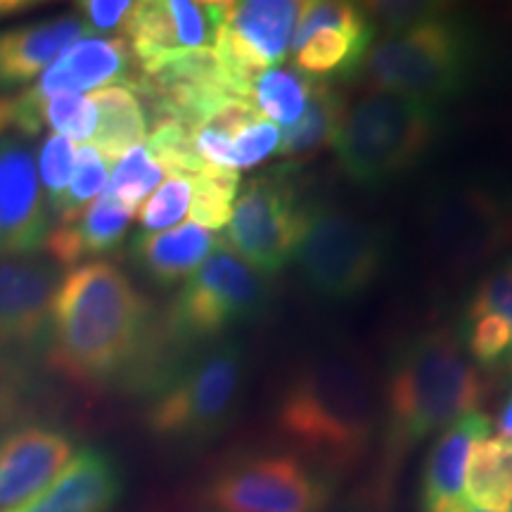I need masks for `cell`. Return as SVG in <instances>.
<instances>
[{
  "label": "cell",
  "instance_id": "obj_45",
  "mask_svg": "<svg viewBox=\"0 0 512 512\" xmlns=\"http://www.w3.org/2000/svg\"><path fill=\"white\" fill-rule=\"evenodd\" d=\"M510 512H512V510H510Z\"/></svg>",
  "mask_w": 512,
  "mask_h": 512
},
{
  "label": "cell",
  "instance_id": "obj_23",
  "mask_svg": "<svg viewBox=\"0 0 512 512\" xmlns=\"http://www.w3.org/2000/svg\"><path fill=\"white\" fill-rule=\"evenodd\" d=\"M347 112V100L332 83L313 81L304 114L297 119V124L285 128L275 155L290 159L294 164L316 157L325 145L335 143Z\"/></svg>",
  "mask_w": 512,
  "mask_h": 512
},
{
  "label": "cell",
  "instance_id": "obj_9",
  "mask_svg": "<svg viewBox=\"0 0 512 512\" xmlns=\"http://www.w3.org/2000/svg\"><path fill=\"white\" fill-rule=\"evenodd\" d=\"M268 302L271 285L266 275L221 242L176 294L164 320V335L176 344L216 337L233 325L252 323Z\"/></svg>",
  "mask_w": 512,
  "mask_h": 512
},
{
  "label": "cell",
  "instance_id": "obj_21",
  "mask_svg": "<svg viewBox=\"0 0 512 512\" xmlns=\"http://www.w3.org/2000/svg\"><path fill=\"white\" fill-rule=\"evenodd\" d=\"M219 245L221 240L209 230L183 223L159 233H138L131 242V256L152 283L171 287L188 280Z\"/></svg>",
  "mask_w": 512,
  "mask_h": 512
},
{
  "label": "cell",
  "instance_id": "obj_43",
  "mask_svg": "<svg viewBox=\"0 0 512 512\" xmlns=\"http://www.w3.org/2000/svg\"><path fill=\"white\" fill-rule=\"evenodd\" d=\"M320 512H361V510L351 508V505H349V508H347V505H328V508L320 510Z\"/></svg>",
  "mask_w": 512,
  "mask_h": 512
},
{
  "label": "cell",
  "instance_id": "obj_1",
  "mask_svg": "<svg viewBox=\"0 0 512 512\" xmlns=\"http://www.w3.org/2000/svg\"><path fill=\"white\" fill-rule=\"evenodd\" d=\"M159 349L152 306L119 266L88 261L60 280L46 354L50 366L74 384H147Z\"/></svg>",
  "mask_w": 512,
  "mask_h": 512
},
{
  "label": "cell",
  "instance_id": "obj_42",
  "mask_svg": "<svg viewBox=\"0 0 512 512\" xmlns=\"http://www.w3.org/2000/svg\"><path fill=\"white\" fill-rule=\"evenodd\" d=\"M10 126V117H8V100H0V133Z\"/></svg>",
  "mask_w": 512,
  "mask_h": 512
},
{
  "label": "cell",
  "instance_id": "obj_31",
  "mask_svg": "<svg viewBox=\"0 0 512 512\" xmlns=\"http://www.w3.org/2000/svg\"><path fill=\"white\" fill-rule=\"evenodd\" d=\"M145 147L166 176H197L207 166L197 155L188 128L176 121H155Z\"/></svg>",
  "mask_w": 512,
  "mask_h": 512
},
{
  "label": "cell",
  "instance_id": "obj_13",
  "mask_svg": "<svg viewBox=\"0 0 512 512\" xmlns=\"http://www.w3.org/2000/svg\"><path fill=\"white\" fill-rule=\"evenodd\" d=\"M60 266L46 256L0 259V363L22 366L48 351Z\"/></svg>",
  "mask_w": 512,
  "mask_h": 512
},
{
  "label": "cell",
  "instance_id": "obj_2",
  "mask_svg": "<svg viewBox=\"0 0 512 512\" xmlns=\"http://www.w3.org/2000/svg\"><path fill=\"white\" fill-rule=\"evenodd\" d=\"M484 396L479 368L465 356L453 330L437 328L396 351L384 389V437L377 496L392 486L401 460L430 434L475 413Z\"/></svg>",
  "mask_w": 512,
  "mask_h": 512
},
{
  "label": "cell",
  "instance_id": "obj_33",
  "mask_svg": "<svg viewBox=\"0 0 512 512\" xmlns=\"http://www.w3.org/2000/svg\"><path fill=\"white\" fill-rule=\"evenodd\" d=\"M41 121L69 140H91L98 126V110L88 95H55L43 102Z\"/></svg>",
  "mask_w": 512,
  "mask_h": 512
},
{
  "label": "cell",
  "instance_id": "obj_44",
  "mask_svg": "<svg viewBox=\"0 0 512 512\" xmlns=\"http://www.w3.org/2000/svg\"><path fill=\"white\" fill-rule=\"evenodd\" d=\"M458 512H489V510H482V508H475V505H470V503H465L463 508H460Z\"/></svg>",
  "mask_w": 512,
  "mask_h": 512
},
{
  "label": "cell",
  "instance_id": "obj_36",
  "mask_svg": "<svg viewBox=\"0 0 512 512\" xmlns=\"http://www.w3.org/2000/svg\"><path fill=\"white\" fill-rule=\"evenodd\" d=\"M38 169H41V183L48 192V209L53 211L57 202L62 200L64 190L74 174L76 162V147L74 140L60 136V133H50L41 143L38 152Z\"/></svg>",
  "mask_w": 512,
  "mask_h": 512
},
{
  "label": "cell",
  "instance_id": "obj_28",
  "mask_svg": "<svg viewBox=\"0 0 512 512\" xmlns=\"http://www.w3.org/2000/svg\"><path fill=\"white\" fill-rule=\"evenodd\" d=\"M240 176L233 169L204 166L202 174L192 176L190 223L204 230H219L230 221L233 200L238 195Z\"/></svg>",
  "mask_w": 512,
  "mask_h": 512
},
{
  "label": "cell",
  "instance_id": "obj_38",
  "mask_svg": "<svg viewBox=\"0 0 512 512\" xmlns=\"http://www.w3.org/2000/svg\"><path fill=\"white\" fill-rule=\"evenodd\" d=\"M280 145V128L271 119L256 117L252 124L242 128L238 136L233 138L228 152V169H252L261 164L273 152H278Z\"/></svg>",
  "mask_w": 512,
  "mask_h": 512
},
{
  "label": "cell",
  "instance_id": "obj_32",
  "mask_svg": "<svg viewBox=\"0 0 512 512\" xmlns=\"http://www.w3.org/2000/svg\"><path fill=\"white\" fill-rule=\"evenodd\" d=\"M190 200L192 176H169L140 207V226L145 233H159V230L174 226L188 214Z\"/></svg>",
  "mask_w": 512,
  "mask_h": 512
},
{
  "label": "cell",
  "instance_id": "obj_35",
  "mask_svg": "<svg viewBox=\"0 0 512 512\" xmlns=\"http://www.w3.org/2000/svg\"><path fill=\"white\" fill-rule=\"evenodd\" d=\"M375 29H384L387 34L413 29L418 24L432 22V19L451 15L448 5L441 3H420V0H387V3H366L363 5Z\"/></svg>",
  "mask_w": 512,
  "mask_h": 512
},
{
  "label": "cell",
  "instance_id": "obj_15",
  "mask_svg": "<svg viewBox=\"0 0 512 512\" xmlns=\"http://www.w3.org/2000/svg\"><path fill=\"white\" fill-rule=\"evenodd\" d=\"M50 221L34 150L19 136H0V259L46 249Z\"/></svg>",
  "mask_w": 512,
  "mask_h": 512
},
{
  "label": "cell",
  "instance_id": "obj_30",
  "mask_svg": "<svg viewBox=\"0 0 512 512\" xmlns=\"http://www.w3.org/2000/svg\"><path fill=\"white\" fill-rule=\"evenodd\" d=\"M107 188V162L98 155L93 145H83L76 152L74 174L64 190L62 200L50 211V219L57 223H69L91 207L93 200Z\"/></svg>",
  "mask_w": 512,
  "mask_h": 512
},
{
  "label": "cell",
  "instance_id": "obj_24",
  "mask_svg": "<svg viewBox=\"0 0 512 512\" xmlns=\"http://www.w3.org/2000/svg\"><path fill=\"white\" fill-rule=\"evenodd\" d=\"M91 102L98 110L93 147L105 162H119L147 136V112L136 91L128 86H107L93 91Z\"/></svg>",
  "mask_w": 512,
  "mask_h": 512
},
{
  "label": "cell",
  "instance_id": "obj_8",
  "mask_svg": "<svg viewBox=\"0 0 512 512\" xmlns=\"http://www.w3.org/2000/svg\"><path fill=\"white\" fill-rule=\"evenodd\" d=\"M430 245L448 266H477L512 242V183L503 178H458L427 197Z\"/></svg>",
  "mask_w": 512,
  "mask_h": 512
},
{
  "label": "cell",
  "instance_id": "obj_7",
  "mask_svg": "<svg viewBox=\"0 0 512 512\" xmlns=\"http://www.w3.org/2000/svg\"><path fill=\"white\" fill-rule=\"evenodd\" d=\"M294 259L311 292L330 302H347L382 275L389 259V235L380 223L306 204Z\"/></svg>",
  "mask_w": 512,
  "mask_h": 512
},
{
  "label": "cell",
  "instance_id": "obj_17",
  "mask_svg": "<svg viewBox=\"0 0 512 512\" xmlns=\"http://www.w3.org/2000/svg\"><path fill=\"white\" fill-rule=\"evenodd\" d=\"M121 494L117 458L100 446H83L46 489L5 512H112Z\"/></svg>",
  "mask_w": 512,
  "mask_h": 512
},
{
  "label": "cell",
  "instance_id": "obj_16",
  "mask_svg": "<svg viewBox=\"0 0 512 512\" xmlns=\"http://www.w3.org/2000/svg\"><path fill=\"white\" fill-rule=\"evenodd\" d=\"M74 437L46 422H24L0 434V512L46 489L74 456Z\"/></svg>",
  "mask_w": 512,
  "mask_h": 512
},
{
  "label": "cell",
  "instance_id": "obj_11",
  "mask_svg": "<svg viewBox=\"0 0 512 512\" xmlns=\"http://www.w3.org/2000/svg\"><path fill=\"white\" fill-rule=\"evenodd\" d=\"M304 214L285 171L252 178L235 202L223 245L259 273H278L294 259Z\"/></svg>",
  "mask_w": 512,
  "mask_h": 512
},
{
  "label": "cell",
  "instance_id": "obj_26",
  "mask_svg": "<svg viewBox=\"0 0 512 512\" xmlns=\"http://www.w3.org/2000/svg\"><path fill=\"white\" fill-rule=\"evenodd\" d=\"M467 498L489 512L512 510V439H484L472 446L465 470Z\"/></svg>",
  "mask_w": 512,
  "mask_h": 512
},
{
  "label": "cell",
  "instance_id": "obj_27",
  "mask_svg": "<svg viewBox=\"0 0 512 512\" xmlns=\"http://www.w3.org/2000/svg\"><path fill=\"white\" fill-rule=\"evenodd\" d=\"M313 79L292 67H271L259 76L249 95V102L261 117L292 126L304 114Z\"/></svg>",
  "mask_w": 512,
  "mask_h": 512
},
{
  "label": "cell",
  "instance_id": "obj_18",
  "mask_svg": "<svg viewBox=\"0 0 512 512\" xmlns=\"http://www.w3.org/2000/svg\"><path fill=\"white\" fill-rule=\"evenodd\" d=\"M93 36L79 12L0 31V91H15L43 74L81 38Z\"/></svg>",
  "mask_w": 512,
  "mask_h": 512
},
{
  "label": "cell",
  "instance_id": "obj_20",
  "mask_svg": "<svg viewBox=\"0 0 512 512\" xmlns=\"http://www.w3.org/2000/svg\"><path fill=\"white\" fill-rule=\"evenodd\" d=\"M302 3L294 0H233L219 3V34L228 36L268 69L292 46Z\"/></svg>",
  "mask_w": 512,
  "mask_h": 512
},
{
  "label": "cell",
  "instance_id": "obj_22",
  "mask_svg": "<svg viewBox=\"0 0 512 512\" xmlns=\"http://www.w3.org/2000/svg\"><path fill=\"white\" fill-rule=\"evenodd\" d=\"M131 219L128 211L102 192L79 219L50 230L46 249L57 266H76L83 259L114 252L124 242Z\"/></svg>",
  "mask_w": 512,
  "mask_h": 512
},
{
  "label": "cell",
  "instance_id": "obj_4",
  "mask_svg": "<svg viewBox=\"0 0 512 512\" xmlns=\"http://www.w3.org/2000/svg\"><path fill=\"white\" fill-rule=\"evenodd\" d=\"M477 67V31L451 12L373 43L358 72L375 93L406 95L439 107L470 86Z\"/></svg>",
  "mask_w": 512,
  "mask_h": 512
},
{
  "label": "cell",
  "instance_id": "obj_34",
  "mask_svg": "<svg viewBox=\"0 0 512 512\" xmlns=\"http://www.w3.org/2000/svg\"><path fill=\"white\" fill-rule=\"evenodd\" d=\"M482 316H498L512 328V256L486 273L472 292L467 318L477 320Z\"/></svg>",
  "mask_w": 512,
  "mask_h": 512
},
{
  "label": "cell",
  "instance_id": "obj_19",
  "mask_svg": "<svg viewBox=\"0 0 512 512\" xmlns=\"http://www.w3.org/2000/svg\"><path fill=\"white\" fill-rule=\"evenodd\" d=\"M491 420L484 413H467L448 425L427 453L420 486L422 512H458L463 508L467 458L472 446L489 439Z\"/></svg>",
  "mask_w": 512,
  "mask_h": 512
},
{
  "label": "cell",
  "instance_id": "obj_10",
  "mask_svg": "<svg viewBox=\"0 0 512 512\" xmlns=\"http://www.w3.org/2000/svg\"><path fill=\"white\" fill-rule=\"evenodd\" d=\"M332 491L330 472L294 453L259 451L221 465L202 496L216 512H320Z\"/></svg>",
  "mask_w": 512,
  "mask_h": 512
},
{
  "label": "cell",
  "instance_id": "obj_29",
  "mask_svg": "<svg viewBox=\"0 0 512 512\" xmlns=\"http://www.w3.org/2000/svg\"><path fill=\"white\" fill-rule=\"evenodd\" d=\"M162 174V166L152 159L147 147L138 145L131 152H126L114 166L105 195H110L121 209L133 216L140 204L147 200V195L162 181Z\"/></svg>",
  "mask_w": 512,
  "mask_h": 512
},
{
  "label": "cell",
  "instance_id": "obj_12",
  "mask_svg": "<svg viewBox=\"0 0 512 512\" xmlns=\"http://www.w3.org/2000/svg\"><path fill=\"white\" fill-rule=\"evenodd\" d=\"M131 46L121 36H86L64 50L34 86L8 100L10 126L24 136H38L43 128V102L55 95H81L107 86L136 88Z\"/></svg>",
  "mask_w": 512,
  "mask_h": 512
},
{
  "label": "cell",
  "instance_id": "obj_25",
  "mask_svg": "<svg viewBox=\"0 0 512 512\" xmlns=\"http://www.w3.org/2000/svg\"><path fill=\"white\" fill-rule=\"evenodd\" d=\"M375 24L358 29H320L306 38L297 50V67L313 81H328L330 76H351L361 69L368 50L375 43Z\"/></svg>",
  "mask_w": 512,
  "mask_h": 512
},
{
  "label": "cell",
  "instance_id": "obj_3",
  "mask_svg": "<svg viewBox=\"0 0 512 512\" xmlns=\"http://www.w3.org/2000/svg\"><path fill=\"white\" fill-rule=\"evenodd\" d=\"M275 427L320 470H342L368 451L375 392L366 366L347 351H323L294 373L280 396Z\"/></svg>",
  "mask_w": 512,
  "mask_h": 512
},
{
  "label": "cell",
  "instance_id": "obj_39",
  "mask_svg": "<svg viewBox=\"0 0 512 512\" xmlns=\"http://www.w3.org/2000/svg\"><path fill=\"white\" fill-rule=\"evenodd\" d=\"M131 0H86L79 3V15L86 19L91 34H110V31H124L128 17L133 10Z\"/></svg>",
  "mask_w": 512,
  "mask_h": 512
},
{
  "label": "cell",
  "instance_id": "obj_40",
  "mask_svg": "<svg viewBox=\"0 0 512 512\" xmlns=\"http://www.w3.org/2000/svg\"><path fill=\"white\" fill-rule=\"evenodd\" d=\"M36 3H29V0H0V19L19 15V12L34 10Z\"/></svg>",
  "mask_w": 512,
  "mask_h": 512
},
{
  "label": "cell",
  "instance_id": "obj_6",
  "mask_svg": "<svg viewBox=\"0 0 512 512\" xmlns=\"http://www.w3.org/2000/svg\"><path fill=\"white\" fill-rule=\"evenodd\" d=\"M245 382V351L223 342L171 373L145 413L152 437L176 446H197L226 430Z\"/></svg>",
  "mask_w": 512,
  "mask_h": 512
},
{
  "label": "cell",
  "instance_id": "obj_5",
  "mask_svg": "<svg viewBox=\"0 0 512 512\" xmlns=\"http://www.w3.org/2000/svg\"><path fill=\"white\" fill-rule=\"evenodd\" d=\"M441 131L430 102L370 93L347 112L335 138L337 162L358 185H382L413 169Z\"/></svg>",
  "mask_w": 512,
  "mask_h": 512
},
{
  "label": "cell",
  "instance_id": "obj_41",
  "mask_svg": "<svg viewBox=\"0 0 512 512\" xmlns=\"http://www.w3.org/2000/svg\"><path fill=\"white\" fill-rule=\"evenodd\" d=\"M498 430H501V437L512 439V396L503 403L501 413H498Z\"/></svg>",
  "mask_w": 512,
  "mask_h": 512
},
{
  "label": "cell",
  "instance_id": "obj_37",
  "mask_svg": "<svg viewBox=\"0 0 512 512\" xmlns=\"http://www.w3.org/2000/svg\"><path fill=\"white\" fill-rule=\"evenodd\" d=\"M470 323L472 328L467 332L465 344L477 366L496 368L512 356V328L503 318L482 316Z\"/></svg>",
  "mask_w": 512,
  "mask_h": 512
},
{
  "label": "cell",
  "instance_id": "obj_14",
  "mask_svg": "<svg viewBox=\"0 0 512 512\" xmlns=\"http://www.w3.org/2000/svg\"><path fill=\"white\" fill-rule=\"evenodd\" d=\"M219 3L143 0L126 22V41L140 72L150 74L185 53L214 48Z\"/></svg>",
  "mask_w": 512,
  "mask_h": 512
}]
</instances>
